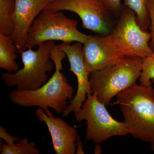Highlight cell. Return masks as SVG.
<instances>
[{"instance_id": "1", "label": "cell", "mask_w": 154, "mask_h": 154, "mask_svg": "<svg viewBox=\"0 0 154 154\" xmlns=\"http://www.w3.org/2000/svg\"><path fill=\"white\" fill-rule=\"evenodd\" d=\"M65 53L56 45L51 52L50 57L55 66L52 76L43 86L35 90L17 89L9 94L10 101L14 104L25 107H37L52 114L48 107L57 113H63L73 99L74 90L67 78L61 72L62 61L66 57Z\"/></svg>"}, {"instance_id": "2", "label": "cell", "mask_w": 154, "mask_h": 154, "mask_svg": "<svg viewBox=\"0 0 154 154\" xmlns=\"http://www.w3.org/2000/svg\"><path fill=\"white\" fill-rule=\"evenodd\" d=\"M114 104L119 106L130 134L151 144L154 143V89L137 85L119 93Z\"/></svg>"}, {"instance_id": "3", "label": "cell", "mask_w": 154, "mask_h": 154, "mask_svg": "<svg viewBox=\"0 0 154 154\" xmlns=\"http://www.w3.org/2000/svg\"><path fill=\"white\" fill-rule=\"evenodd\" d=\"M143 61L138 57L126 56L119 63L92 72L89 76L91 94L105 106L109 105L113 97L136 85Z\"/></svg>"}, {"instance_id": "4", "label": "cell", "mask_w": 154, "mask_h": 154, "mask_svg": "<svg viewBox=\"0 0 154 154\" xmlns=\"http://www.w3.org/2000/svg\"><path fill=\"white\" fill-rule=\"evenodd\" d=\"M55 45L54 41H47L38 45L36 51L28 48L22 51L23 68L15 72L2 73L5 85L24 90H35L43 86L48 81L47 72H51L55 66L50 55Z\"/></svg>"}, {"instance_id": "5", "label": "cell", "mask_w": 154, "mask_h": 154, "mask_svg": "<svg viewBox=\"0 0 154 154\" xmlns=\"http://www.w3.org/2000/svg\"><path fill=\"white\" fill-rule=\"evenodd\" d=\"M78 21L70 19L61 11L43 10L36 17L28 32L26 46L32 48L47 41L86 42L88 35L77 29Z\"/></svg>"}, {"instance_id": "6", "label": "cell", "mask_w": 154, "mask_h": 154, "mask_svg": "<svg viewBox=\"0 0 154 154\" xmlns=\"http://www.w3.org/2000/svg\"><path fill=\"white\" fill-rule=\"evenodd\" d=\"M74 116L79 122H87L86 141L99 144L113 137L129 134L125 122L114 119L95 94H88L81 108L74 112Z\"/></svg>"}, {"instance_id": "7", "label": "cell", "mask_w": 154, "mask_h": 154, "mask_svg": "<svg viewBox=\"0 0 154 154\" xmlns=\"http://www.w3.org/2000/svg\"><path fill=\"white\" fill-rule=\"evenodd\" d=\"M110 35L116 46L125 56L143 59L154 53L149 43L151 34L141 28L134 11L124 5Z\"/></svg>"}, {"instance_id": "8", "label": "cell", "mask_w": 154, "mask_h": 154, "mask_svg": "<svg viewBox=\"0 0 154 154\" xmlns=\"http://www.w3.org/2000/svg\"><path fill=\"white\" fill-rule=\"evenodd\" d=\"M45 9L75 13L82 19L83 28L103 36L111 34L115 22L101 0H54Z\"/></svg>"}, {"instance_id": "9", "label": "cell", "mask_w": 154, "mask_h": 154, "mask_svg": "<svg viewBox=\"0 0 154 154\" xmlns=\"http://www.w3.org/2000/svg\"><path fill=\"white\" fill-rule=\"evenodd\" d=\"M84 45L83 57L90 74L119 63L126 57L116 46L110 34L88 35Z\"/></svg>"}, {"instance_id": "10", "label": "cell", "mask_w": 154, "mask_h": 154, "mask_svg": "<svg viewBox=\"0 0 154 154\" xmlns=\"http://www.w3.org/2000/svg\"><path fill=\"white\" fill-rule=\"evenodd\" d=\"M82 44L79 42L72 45L70 42H63L58 45L60 49L66 54L70 64L69 71L76 76L78 82L76 94L70 100L62 113L64 117L80 109L87 98L88 94H91L89 80L90 74L84 61Z\"/></svg>"}, {"instance_id": "11", "label": "cell", "mask_w": 154, "mask_h": 154, "mask_svg": "<svg viewBox=\"0 0 154 154\" xmlns=\"http://www.w3.org/2000/svg\"><path fill=\"white\" fill-rule=\"evenodd\" d=\"M15 6L11 19L14 30L11 37L17 46V53L27 49L28 32L34 20L54 0H14Z\"/></svg>"}, {"instance_id": "12", "label": "cell", "mask_w": 154, "mask_h": 154, "mask_svg": "<svg viewBox=\"0 0 154 154\" xmlns=\"http://www.w3.org/2000/svg\"><path fill=\"white\" fill-rule=\"evenodd\" d=\"M36 115L39 121L47 125L56 154H76L78 133L75 127L53 114L48 116L42 108L36 110Z\"/></svg>"}, {"instance_id": "13", "label": "cell", "mask_w": 154, "mask_h": 154, "mask_svg": "<svg viewBox=\"0 0 154 154\" xmlns=\"http://www.w3.org/2000/svg\"><path fill=\"white\" fill-rule=\"evenodd\" d=\"M17 48L11 36L0 33V68L10 73L19 69L16 62Z\"/></svg>"}, {"instance_id": "14", "label": "cell", "mask_w": 154, "mask_h": 154, "mask_svg": "<svg viewBox=\"0 0 154 154\" xmlns=\"http://www.w3.org/2000/svg\"><path fill=\"white\" fill-rule=\"evenodd\" d=\"M15 6L14 0H0V33L11 36L14 32L11 15Z\"/></svg>"}, {"instance_id": "15", "label": "cell", "mask_w": 154, "mask_h": 154, "mask_svg": "<svg viewBox=\"0 0 154 154\" xmlns=\"http://www.w3.org/2000/svg\"><path fill=\"white\" fill-rule=\"evenodd\" d=\"M148 0H124V5L134 11L138 24L141 28L147 31L150 24V19L147 8Z\"/></svg>"}, {"instance_id": "16", "label": "cell", "mask_w": 154, "mask_h": 154, "mask_svg": "<svg viewBox=\"0 0 154 154\" xmlns=\"http://www.w3.org/2000/svg\"><path fill=\"white\" fill-rule=\"evenodd\" d=\"M36 143L30 142L28 138L20 140L13 146L7 144L3 145L1 149V154H39L40 151L36 148Z\"/></svg>"}, {"instance_id": "17", "label": "cell", "mask_w": 154, "mask_h": 154, "mask_svg": "<svg viewBox=\"0 0 154 154\" xmlns=\"http://www.w3.org/2000/svg\"><path fill=\"white\" fill-rule=\"evenodd\" d=\"M140 84L152 86L154 83V53L143 59L142 70L139 79Z\"/></svg>"}, {"instance_id": "18", "label": "cell", "mask_w": 154, "mask_h": 154, "mask_svg": "<svg viewBox=\"0 0 154 154\" xmlns=\"http://www.w3.org/2000/svg\"><path fill=\"white\" fill-rule=\"evenodd\" d=\"M147 8L150 19L149 28L151 34V38L149 45L151 49L154 53V0H148Z\"/></svg>"}, {"instance_id": "19", "label": "cell", "mask_w": 154, "mask_h": 154, "mask_svg": "<svg viewBox=\"0 0 154 154\" xmlns=\"http://www.w3.org/2000/svg\"><path fill=\"white\" fill-rule=\"evenodd\" d=\"M115 18H118L121 12L123 5L121 0H101Z\"/></svg>"}, {"instance_id": "20", "label": "cell", "mask_w": 154, "mask_h": 154, "mask_svg": "<svg viewBox=\"0 0 154 154\" xmlns=\"http://www.w3.org/2000/svg\"><path fill=\"white\" fill-rule=\"evenodd\" d=\"M0 137L7 143V144L10 146H13L15 144V142L19 141L20 139L17 137L13 136L7 132V130L5 128L0 126Z\"/></svg>"}, {"instance_id": "21", "label": "cell", "mask_w": 154, "mask_h": 154, "mask_svg": "<svg viewBox=\"0 0 154 154\" xmlns=\"http://www.w3.org/2000/svg\"><path fill=\"white\" fill-rule=\"evenodd\" d=\"M76 154H85V152L83 149V144L79 135V134L77 135L76 149Z\"/></svg>"}, {"instance_id": "22", "label": "cell", "mask_w": 154, "mask_h": 154, "mask_svg": "<svg viewBox=\"0 0 154 154\" xmlns=\"http://www.w3.org/2000/svg\"><path fill=\"white\" fill-rule=\"evenodd\" d=\"M94 154H102V149L101 146L97 144L95 146V148L94 149Z\"/></svg>"}, {"instance_id": "23", "label": "cell", "mask_w": 154, "mask_h": 154, "mask_svg": "<svg viewBox=\"0 0 154 154\" xmlns=\"http://www.w3.org/2000/svg\"><path fill=\"white\" fill-rule=\"evenodd\" d=\"M150 149L152 151L154 152V143L151 144Z\"/></svg>"}]
</instances>
